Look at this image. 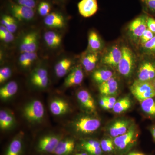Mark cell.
I'll return each instance as SVG.
<instances>
[{"label":"cell","mask_w":155,"mask_h":155,"mask_svg":"<svg viewBox=\"0 0 155 155\" xmlns=\"http://www.w3.org/2000/svg\"><path fill=\"white\" fill-rule=\"evenodd\" d=\"M151 133L155 141V127H153L151 130Z\"/></svg>","instance_id":"49"},{"label":"cell","mask_w":155,"mask_h":155,"mask_svg":"<svg viewBox=\"0 0 155 155\" xmlns=\"http://www.w3.org/2000/svg\"><path fill=\"white\" fill-rule=\"evenodd\" d=\"M0 38L5 42L10 43L14 40V36L7 28H3L0 30Z\"/></svg>","instance_id":"34"},{"label":"cell","mask_w":155,"mask_h":155,"mask_svg":"<svg viewBox=\"0 0 155 155\" xmlns=\"http://www.w3.org/2000/svg\"><path fill=\"white\" fill-rule=\"evenodd\" d=\"M122 58L117 68L121 75L128 77L133 72L135 64V58L133 52L128 47L124 46L122 48Z\"/></svg>","instance_id":"2"},{"label":"cell","mask_w":155,"mask_h":155,"mask_svg":"<svg viewBox=\"0 0 155 155\" xmlns=\"http://www.w3.org/2000/svg\"><path fill=\"white\" fill-rule=\"evenodd\" d=\"M72 64V61L68 58L61 60L56 64L55 67L56 75L59 78L64 77L69 72Z\"/></svg>","instance_id":"22"},{"label":"cell","mask_w":155,"mask_h":155,"mask_svg":"<svg viewBox=\"0 0 155 155\" xmlns=\"http://www.w3.org/2000/svg\"><path fill=\"white\" fill-rule=\"evenodd\" d=\"M114 107V105L111 104H109V103H107L104 109H106V110H109V109H113Z\"/></svg>","instance_id":"48"},{"label":"cell","mask_w":155,"mask_h":155,"mask_svg":"<svg viewBox=\"0 0 155 155\" xmlns=\"http://www.w3.org/2000/svg\"><path fill=\"white\" fill-rule=\"evenodd\" d=\"M153 83L154 85L155 88V78L154 80L153 81Z\"/></svg>","instance_id":"53"},{"label":"cell","mask_w":155,"mask_h":155,"mask_svg":"<svg viewBox=\"0 0 155 155\" xmlns=\"http://www.w3.org/2000/svg\"><path fill=\"white\" fill-rule=\"evenodd\" d=\"M130 89L134 96L140 102L155 97V88L153 81L137 80L134 82Z\"/></svg>","instance_id":"1"},{"label":"cell","mask_w":155,"mask_h":155,"mask_svg":"<svg viewBox=\"0 0 155 155\" xmlns=\"http://www.w3.org/2000/svg\"><path fill=\"white\" fill-rule=\"evenodd\" d=\"M128 155H131V153H130Z\"/></svg>","instance_id":"54"},{"label":"cell","mask_w":155,"mask_h":155,"mask_svg":"<svg viewBox=\"0 0 155 155\" xmlns=\"http://www.w3.org/2000/svg\"><path fill=\"white\" fill-rule=\"evenodd\" d=\"M114 73L111 70L107 69H101L96 70L93 73L94 80L100 84L114 77Z\"/></svg>","instance_id":"23"},{"label":"cell","mask_w":155,"mask_h":155,"mask_svg":"<svg viewBox=\"0 0 155 155\" xmlns=\"http://www.w3.org/2000/svg\"><path fill=\"white\" fill-rule=\"evenodd\" d=\"M76 155H88L86 153H81L77 154Z\"/></svg>","instance_id":"51"},{"label":"cell","mask_w":155,"mask_h":155,"mask_svg":"<svg viewBox=\"0 0 155 155\" xmlns=\"http://www.w3.org/2000/svg\"><path fill=\"white\" fill-rule=\"evenodd\" d=\"M62 140L58 135L45 136L39 140L37 149L40 152L54 153L57 146Z\"/></svg>","instance_id":"8"},{"label":"cell","mask_w":155,"mask_h":155,"mask_svg":"<svg viewBox=\"0 0 155 155\" xmlns=\"http://www.w3.org/2000/svg\"><path fill=\"white\" fill-rule=\"evenodd\" d=\"M118 83L115 78L99 84V90L100 93L104 96L113 95L117 92L118 90Z\"/></svg>","instance_id":"14"},{"label":"cell","mask_w":155,"mask_h":155,"mask_svg":"<svg viewBox=\"0 0 155 155\" xmlns=\"http://www.w3.org/2000/svg\"><path fill=\"white\" fill-rule=\"evenodd\" d=\"M22 148V140L19 138H14L9 145L5 155H21Z\"/></svg>","instance_id":"26"},{"label":"cell","mask_w":155,"mask_h":155,"mask_svg":"<svg viewBox=\"0 0 155 155\" xmlns=\"http://www.w3.org/2000/svg\"><path fill=\"white\" fill-rule=\"evenodd\" d=\"M38 46V35L35 32H30L23 37L20 43V51L22 53L35 52Z\"/></svg>","instance_id":"9"},{"label":"cell","mask_w":155,"mask_h":155,"mask_svg":"<svg viewBox=\"0 0 155 155\" xmlns=\"http://www.w3.org/2000/svg\"><path fill=\"white\" fill-rule=\"evenodd\" d=\"M69 106L68 103L61 99H56L51 102L50 110L53 115L61 116L64 115L69 110Z\"/></svg>","instance_id":"16"},{"label":"cell","mask_w":155,"mask_h":155,"mask_svg":"<svg viewBox=\"0 0 155 155\" xmlns=\"http://www.w3.org/2000/svg\"><path fill=\"white\" fill-rule=\"evenodd\" d=\"M114 142L110 139H107L101 140L100 143L101 148L105 152H110L114 148Z\"/></svg>","instance_id":"36"},{"label":"cell","mask_w":155,"mask_h":155,"mask_svg":"<svg viewBox=\"0 0 155 155\" xmlns=\"http://www.w3.org/2000/svg\"><path fill=\"white\" fill-rule=\"evenodd\" d=\"M78 12L85 18L92 17L98 10L97 0H81L78 4Z\"/></svg>","instance_id":"11"},{"label":"cell","mask_w":155,"mask_h":155,"mask_svg":"<svg viewBox=\"0 0 155 155\" xmlns=\"http://www.w3.org/2000/svg\"><path fill=\"white\" fill-rule=\"evenodd\" d=\"M155 35L154 33H153L148 28H147L140 39L139 41L142 46L145 44L148 41H149L151 39L155 36Z\"/></svg>","instance_id":"35"},{"label":"cell","mask_w":155,"mask_h":155,"mask_svg":"<svg viewBox=\"0 0 155 155\" xmlns=\"http://www.w3.org/2000/svg\"><path fill=\"white\" fill-rule=\"evenodd\" d=\"M147 26L148 29L155 34V19L154 17L148 15L147 18Z\"/></svg>","instance_id":"42"},{"label":"cell","mask_w":155,"mask_h":155,"mask_svg":"<svg viewBox=\"0 0 155 155\" xmlns=\"http://www.w3.org/2000/svg\"><path fill=\"white\" fill-rule=\"evenodd\" d=\"M107 102L105 100H104V97H102L101 98V99L100 101V105L101 106V107H102L104 108V107L105 106H106V104H107Z\"/></svg>","instance_id":"47"},{"label":"cell","mask_w":155,"mask_h":155,"mask_svg":"<svg viewBox=\"0 0 155 155\" xmlns=\"http://www.w3.org/2000/svg\"><path fill=\"white\" fill-rule=\"evenodd\" d=\"M142 62L138 72V80L153 81L155 78V56H150Z\"/></svg>","instance_id":"6"},{"label":"cell","mask_w":155,"mask_h":155,"mask_svg":"<svg viewBox=\"0 0 155 155\" xmlns=\"http://www.w3.org/2000/svg\"><path fill=\"white\" fill-rule=\"evenodd\" d=\"M11 69L8 67H4L0 69V83L5 82L11 76Z\"/></svg>","instance_id":"37"},{"label":"cell","mask_w":155,"mask_h":155,"mask_svg":"<svg viewBox=\"0 0 155 155\" xmlns=\"http://www.w3.org/2000/svg\"><path fill=\"white\" fill-rule=\"evenodd\" d=\"M98 56L96 52L89 53L84 57L82 64L85 70L90 72L94 69L98 61Z\"/></svg>","instance_id":"24"},{"label":"cell","mask_w":155,"mask_h":155,"mask_svg":"<svg viewBox=\"0 0 155 155\" xmlns=\"http://www.w3.org/2000/svg\"><path fill=\"white\" fill-rule=\"evenodd\" d=\"M130 106V100L127 97L123 98L116 101L114 104L113 110L116 114H120L128 110Z\"/></svg>","instance_id":"30"},{"label":"cell","mask_w":155,"mask_h":155,"mask_svg":"<svg viewBox=\"0 0 155 155\" xmlns=\"http://www.w3.org/2000/svg\"><path fill=\"white\" fill-rule=\"evenodd\" d=\"M134 135V130L131 128L126 133L115 137L114 140V144L120 149H124L132 141Z\"/></svg>","instance_id":"18"},{"label":"cell","mask_w":155,"mask_h":155,"mask_svg":"<svg viewBox=\"0 0 155 155\" xmlns=\"http://www.w3.org/2000/svg\"><path fill=\"white\" fill-rule=\"evenodd\" d=\"M141 106L143 111L146 114L155 116V99L153 97L142 101Z\"/></svg>","instance_id":"29"},{"label":"cell","mask_w":155,"mask_h":155,"mask_svg":"<svg viewBox=\"0 0 155 155\" xmlns=\"http://www.w3.org/2000/svg\"><path fill=\"white\" fill-rule=\"evenodd\" d=\"M56 1H58V2H64L66 1V0H56Z\"/></svg>","instance_id":"52"},{"label":"cell","mask_w":155,"mask_h":155,"mask_svg":"<svg viewBox=\"0 0 155 155\" xmlns=\"http://www.w3.org/2000/svg\"><path fill=\"white\" fill-rule=\"evenodd\" d=\"M145 54L147 55L155 56V46Z\"/></svg>","instance_id":"46"},{"label":"cell","mask_w":155,"mask_h":155,"mask_svg":"<svg viewBox=\"0 0 155 155\" xmlns=\"http://www.w3.org/2000/svg\"><path fill=\"white\" fill-rule=\"evenodd\" d=\"M88 45L89 48L94 52H96L102 49V42L95 31H91L89 34Z\"/></svg>","instance_id":"25"},{"label":"cell","mask_w":155,"mask_h":155,"mask_svg":"<svg viewBox=\"0 0 155 155\" xmlns=\"http://www.w3.org/2000/svg\"><path fill=\"white\" fill-rule=\"evenodd\" d=\"M101 122L96 118L84 117L80 118L75 123V129L84 134L93 133L99 128Z\"/></svg>","instance_id":"7"},{"label":"cell","mask_w":155,"mask_h":155,"mask_svg":"<svg viewBox=\"0 0 155 155\" xmlns=\"http://www.w3.org/2000/svg\"><path fill=\"white\" fill-rule=\"evenodd\" d=\"M44 39L48 46L53 48L59 47L62 42L61 35L53 31L46 32L44 35Z\"/></svg>","instance_id":"20"},{"label":"cell","mask_w":155,"mask_h":155,"mask_svg":"<svg viewBox=\"0 0 155 155\" xmlns=\"http://www.w3.org/2000/svg\"><path fill=\"white\" fill-rule=\"evenodd\" d=\"M44 22L47 26L53 28H62L65 25V20L64 16L61 13L57 12L50 13L45 17Z\"/></svg>","instance_id":"12"},{"label":"cell","mask_w":155,"mask_h":155,"mask_svg":"<svg viewBox=\"0 0 155 155\" xmlns=\"http://www.w3.org/2000/svg\"><path fill=\"white\" fill-rule=\"evenodd\" d=\"M18 88L17 82L10 81L0 89V97L2 100L10 98L17 93Z\"/></svg>","instance_id":"19"},{"label":"cell","mask_w":155,"mask_h":155,"mask_svg":"<svg viewBox=\"0 0 155 155\" xmlns=\"http://www.w3.org/2000/svg\"><path fill=\"white\" fill-rule=\"evenodd\" d=\"M37 58V54L35 52L22 53L19 58V64L22 67H29Z\"/></svg>","instance_id":"27"},{"label":"cell","mask_w":155,"mask_h":155,"mask_svg":"<svg viewBox=\"0 0 155 155\" xmlns=\"http://www.w3.org/2000/svg\"><path fill=\"white\" fill-rule=\"evenodd\" d=\"M8 2V11L16 19L20 21H27L33 19L35 15L34 9L18 5L11 0Z\"/></svg>","instance_id":"5"},{"label":"cell","mask_w":155,"mask_h":155,"mask_svg":"<svg viewBox=\"0 0 155 155\" xmlns=\"http://www.w3.org/2000/svg\"><path fill=\"white\" fill-rule=\"evenodd\" d=\"M8 112L6 111L1 110L0 112V127L2 128L5 123V121L8 114Z\"/></svg>","instance_id":"44"},{"label":"cell","mask_w":155,"mask_h":155,"mask_svg":"<svg viewBox=\"0 0 155 155\" xmlns=\"http://www.w3.org/2000/svg\"><path fill=\"white\" fill-rule=\"evenodd\" d=\"M1 23L8 29L9 31L13 33L16 31L17 28L16 19L13 16L4 15L1 19Z\"/></svg>","instance_id":"28"},{"label":"cell","mask_w":155,"mask_h":155,"mask_svg":"<svg viewBox=\"0 0 155 155\" xmlns=\"http://www.w3.org/2000/svg\"><path fill=\"white\" fill-rule=\"evenodd\" d=\"M48 78V73L46 69L43 68L37 69L34 71L31 76V81L33 84Z\"/></svg>","instance_id":"31"},{"label":"cell","mask_w":155,"mask_h":155,"mask_svg":"<svg viewBox=\"0 0 155 155\" xmlns=\"http://www.w3.org/2000/svg\"><path fill=\"white\" fill-rule=\"evenodd\" d=\"M131 155H144L139 153H131Z\"/></svg>","instance_id":"50"},{"label":"cell","mask_w":155,"mask_h":155,"mask_svg":"<svg viewBox=\"0 0 155 155\" xmlns=\"http://www.w3.org/2000/svg\"><path fill=\"white\" fill-rule=\"evenodd\" d=\"M86 150L91 155H101L102 153V149L101 147L89 149Z\"/></svg>","instance_id":"43"},{"label":"cell","mask_w":155,"mask_h":155,"mask_svg":"<svg viewBox=\"0 0 155 155\" xmlns=\"http://www.w3.org/2000/svg\"><path fill=\"white\" fill-rule=\"evenodd\" d=\"M18 5L34 9L36 6L37 0H14Z\"/></svg>","instance_id":"38"},{"label":"cell","mask_w":155,"mask_h":155,"mask_svg":"<svg viewBox=\"0 0 155 155\" xmlns=\"http://www.w3.org/2000/svg\"><path fill=\"white\" fill-rule=\"evenodd\" d=\"M51 6L49 2L43 1L39 3L37 10L38 13L41 17H45L51 13Z\"/></svg>","instance_id":"33"},{"label":"cell","mask_w":155,"mask_h":155,"mask_svg":"<svg viewBox=\"0 0 155 155\" xmlns=\"http://www.w3.org/2000/svg\"><path fill=\"white\" fill-rule=\"evenodd\" d=\"M23 114L29 122H39L44 116L45 110L42 103L37 100L31 101L25 106Z\"/></svg>","instance_id":"3"},{"label":"cell","mask_w":155,"mask_h":155,"mask_svg":"<svg viewBox=\"0 0 155 155\" xmlns=\"http://www.w3.org/2000/svg\"><path fill=\"white\" fill-rule=\"evenodd\" d=\"M75 147V141L71 139L61 140L54 153L56 155H69L72 152Z\"/></svg>","instance_id":"15"},{"label":"cell","mask_w":155,"mask_h":155,"mask_svg":"<svg viewBox=\"0 0 155 155\" xmlns=\"http://www.w3.org/2000/svg\"><path fill=\"white\" fill-rule=\"evenodd\" d=\"M129 123L126 121L120 120L114 123L110 129V133L111 136L117 137L127 132Z\"/></svg>","instance_id":"21"},{"label":"cell","mask_w":155,"mask_h":155,"mask_svg":"<svg viewBox=\"0 0 155 155\" xmlns=\"http://www.w3.org/2000/svg\"><path fill=\"white\" fill-rule=\"evenodd\" d=\"M122 56V48L115 45L110 48L103 56L102 63L111 67H117Z\"/></svg>","instance_id":"10"},{"label":"cell","mask_w":155,"mask_h":155,"mask_svg":"<svg viewBox=\"0 0 155 155\" xmlns=\"http://www.w3.org/2000/svg\"><path fill=\"white\" fill-rule=\"evenodd\" d=\"M77 97L81 104L87 110L91 111L96 110L94 100L88 91L84 90L80 91L78 93Z\"/></svg>","instance_id":"17"},{"label":"cell","mask_w":155,"mask_h":155,"mask_svg":"<svg viewBox=\"0 0 155 155\" xmlns=\"http://www.w3.org/2000/svg\"><path fill=\"white\" fill-rule=\"evenodd\" d=\"M155 46V35L149 41L143 46L144 53H147Z\"/></svg>","instance_id":"41"},{"label":"cell","mask_w":155,"mask_h":155,"mask_svg":"<svg viewBox=\"0 0 155 155\" xmlns=\"http://www.w3.org/2000/svg\"><path fill=\"white\" fill-rule=\"evenodd\" d=\"M146 14H141L131 21L128 27V35L134 41H139L142 35L147 28Z\"/></svg>","instance_id":"4"},{"label":"cell","mask_w":155,"mask_h":155,"mask_svg":"<svg viewBox=\"0 0 155 155\" xmlns=\"http://www.w3.org/2000/svg\"><path fill=\"white\" fill-rule=\"evenodd\" d=\"M147 15L155 17V0H140Z\"/></svg>","instance_id":"32"},{"label":"cell","mask_w":155,"mask_h":155,"mask_svg":"<svg viewBox=\"0 0 155 155\" xmlns=\"http://www.w3.org/2000/svg\"><path fill=\"white\" fill-rule=\"evenodd\" d=\"M14 116H12L10 113H9L7 118H6L5 123H4V125H3L2 128H1V129H2V130L8 129L14 124Z\"/></svg>","instance_id":"40"},{"label":"cell","mask_w":155,"mask_h":155,"mask_svg":"<svg viewBox=\"0 0 155 155\" xmlns=\"http://www.w3.org/2000/svg\"><path fill=\"white\" fill-rule=\"evenodd\" d=\"M84 74L81 68L79 66L75 67L68 75L64 81L66 87L78 85L82 82L83 80Z\"/></svg>","instance_id":"13"},{"label":"cell","mask_w":155,"mask_h":155,"mask_svg":"<svg viewBox=\"0 0 155 155\" xmlns=\"http://www.w3.org/2000/svg\"><path fill=\"white\" fill-rule=\"evenodd\" d=\"M104 100H105L108 103L114 105L115 104L116 102V99L114 97H111L109 96H104L103 97Z\"/></svg>","instance_id":"45"},{"label":"cell","mask_w":155,"mask_h":155,"mask_svg":"<svg viewBox=\"0 0 155 155\" xmlns=\"http://www.w3.org/2000/svg\"><path fill=\"white\" fill-rule=\"evenodd\" d=\"M85 150L92 148L97 147H101L100 143L94 140H89L87 141L84 142L82 144Z\"/></svg>","instance_id":"39"}]
</instances>
